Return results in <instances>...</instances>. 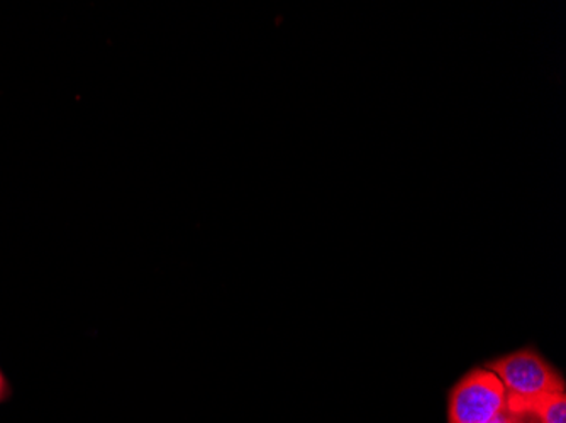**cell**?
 I'll list each match as a JSON object with an SVG mask.
<instances>
[{
	"label": "cell",
	"instance_id": "obj_2",
	"mask_svg": "<svg viewBox=\"0 0 566 423\" xmlns=\"http://www.w3.org/2000/svg\"><path fill=\"white\" fill-rule=\"evenodd\" d=\"M507 412L504 384L491 369H472L450 393V423H485Z\"/></svg>",
	"mask_w": 566,
	"mask_h": 423
},
{
	"label": "cell",
	"instance_id": "obj_4",
	"mask_svg": "<svg viewBox=\"0 0 566 423\" xmlns=\"http://www.w3.org/2000/svg\"><path fill=\"white\" fill-rule=\"evenodd\" d=\"M9 394H11V388H9L2 369H0V403L6 402L9 399Z\"/></svg>",
	"mask_w": 566,
	"mask_h": 423
},
{
	"label": "cell",
	"instance_id": "obj_1",
	"mask_svg": "<svg viewBox=\"0 0 566 423\" xmlns=\"http://www.w3.org/2000/svg\"><path fill=\"white\" fill-rule=\"evenodd\" d=\"M485 368L497 374L504 384L507 412L512 415H530L539 400L565 391L562 374L534 348H524L486 362Z\"/></svg>",
	"mask_w": 566,
	"mask_h": 423
},
{
	"label": "cell",
	"instance_id": "obj_5",
	"mask_svg": "<svg viewBox=\"0 0 566 423\" xmlns=\"http://www.w3.org/2000/svg\"><path fill=\"white\" fill-rule=\"evenodd\" d=\"M516 419V415H512V413L505 412L501 413V415L494 416V419L489 420L485 423H512Z\"/></svg>",
	"mask_w": 566,
	"mask_h": 423
},
{
	"label": "cell",
	"instance_id": "obj_3",
	"mask_svg": "<svg viewBox=\"0 0 566 423\" xmlns=\"http://www.w3.org/2000/svg\"><path fill=\"white\" fill-rule=\"evenodd\" d=\"M531 416L537 419L539 423H566V394L565 391L548 394L539 400L531 409Z\"/></svg>",
	"mask_w": 566,
	"mask_h": 423
},
{
	"label": "cell",
	"instance_id": "obj_6",
	"mask_svg": "<svg viewBox=\"0 0 566 423\" xmlns=\"http://www.w3.org/2000/svg\"><path fill=\"white\" fill-rule=\"evenodd\" d=\"M526 416L527 415H516V419H514L512 423H527Z\"/></svg>",
	"mask_w": 566,
	"mask_h": 423
}]
</instances>
